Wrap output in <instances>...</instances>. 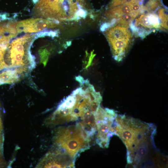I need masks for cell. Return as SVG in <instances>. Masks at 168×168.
I'll return each instance as SVG.
<instances>
[{"label":"cell","mask_w":168,"mask_h":168,"mask_svg":"<svg viewBox=\"0 0 168 168\" xmlns=\"http://www.w3.org/2000/svg\"><path fill=\"white\" fill-rule=\"evenodd\" d=\"M81 87L72 92L75 101L71 108L74 121L84 130L92 131L96 128L95 115L100 106L102 97L99 92L85 80L80 84Z\"/></svg>","instance_id":"cell-1"},{"label":"cell","mask_w":168,"mask_h":168,"mask_svg":"<svg viewBox=\"0 0 168 168\" xmlns=\"http://www.w3.org/2000/svg\"><path fill=\"white\" fill-rule=\"evenodd\" d=\"M58 148L76 159L82 152L89 149L91 141L77 124L58 128L53 137Z\"/></svg>","instance_id":"cell-2"},{"label":"cell","mask_w":168,"mask_h":168,"mask_svg":"<svg viewBox=\"0 0 168 168\" xmlns=\"http://www.w3.org/2000/svg\"><path fill=\"white\" fill-rule=\"evenodd\" d=\"M118 115L113 110L104 109L100 106L96 112V142L100 147L108 148L110 138L113 135H116Z\"/></svg>","instance_id":"cell-3"},{"label":"cell","mask_w":168,"mask_h":168,"mask_svg":"<svg viewBox=\"0 0 168 168\" xmlns=\"http://www.w3.org/2000/svg\"><path fill=\"white\" fill-rule=\"evenodd\" d=\"M104 32L113 58L117 62L122 61L132 45L133 34L127 27L116 25L110 27Z\"/></svg>","instance_id":"cell-4"},{"label":"cell","mask_w":168,"mask_h":168,"mask_svg":"<svg viewBox=\"0 0 168 168\" xmlns=\"http://www.w3.org/2000/svg\"><path fill=\"white\" fill-rule=\"evenodd\" d=\"M130 25L136 36L143 39L155 30L162 29L161 21L157 14L147 12L142 13Z\"/></svg>","instance_id":"cell-5"},{"label":"cell","mask_w":168,"mask_h":168,"mask_svg":"<svg viewBox=\"0 0 168 168\" xmlns=\"http://www.w3.org/2000/svg\"><path fill=\"white\" fill-rule=\"evenodd\" d=\"M66 0H40L35 9L41 16L67 21L64 10Z\"/></svg>","instance_id":"cell-6"},{"label":"cell","mask_w":168,"mask_h":168,"mask_svg":"<svg viewBox=\"0 0 168 168\" xmlns=\"http://www.w3.org/2000/svg\"><path fill=\"white\" fill-rule=\"evenodd\" d=\"M76 159L58 148L49 153L44 158L45 168H73Z\"/></svg>","instance_id":"cell-7"},{"label":"cell","mask_w":168,"mask_h":168,"mask_svg":"<svg viewBox=\"0 0 168 168\" xmlns=\"http://www.w3.org/2000/svg\"><path fill=\"white\" fill-rule=\"evenodd\" d=\"M132 3H126L110 8L105 12V16L110 20H117L124 15L132 14Z\"/></svg>","instance_id":"cell-8"},{"label":"cell","mask_w":168,"mask_h":168,"mask_svg":"<svg viewBox=\"0 0 168 168\" xmlns=\"http://www.w3.org/2000/svg\"><path fill=\"white\" fill-rule=\"evenodd\" d=\"M14 69H7L0 74V84L10 83L18 79Z\"/></svg>","instance_id":"cell-9"},{"label":"cell","mask_w":168,"mask_h":168,"mask_svg":"<svg viewBox=\"0 0 168 168\" xmlns=\"http://www.w3.org/2000/svg\"><path fill=\"white\" fill-rule=\"evenodd\" d=\"M158 16L161 21V26L162 29H168V14L167 10L160 8L158 10Z\"/></svg>","instance_id":"cell-10"},{"label":"cell","mask_w":168,"mask_h":168,"mask_svg":"<svg viewBox=\"0 0 168 168\" xmlns=\"http://www.w3.org/2000/svg\"><path fill=\"white\" fill-rule=\"evenodd\" d=\"M125 3L124 0H112L109 6V8L118 6Z\"/></svg>","instance_id":"cell-11"},{"label":"cell","mask_w":168,"mask_h":168,"mask_svg":"<svg viewBox=\"0 0 168 168\" xmlns=\"http://www.w3.org/2000/svg\"><path fill=\"white\" fill-rule=\"evenodd\" d=\"M9 19V18L7 17V14H0V21H4L6 20L7 19Z\"/></svg>","instance_id":"cell-12"},{"label":"cell","mask_w":168,"mask_h":168,"mask_svg":"<svg viewBox=\"0 0 168 168\" xmlns=\"http://www.w3.org/2000/svg\"><path fill=\"white\" fill-rule=\"evenodd\" d=\"M2 126L1 119L0 116V133L2 129Z\"/></svg>","instance_id":"cell-13"},{"label":"cell","mask_w":168,"mask_h":168,"mask_svg":"<svg viewBox=\"0 0 168 168\" xmlns=\"http://www.w3.org/2000/svg\"></svg>","instance_id":"cell-14"}]
</instances>
